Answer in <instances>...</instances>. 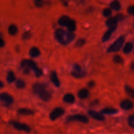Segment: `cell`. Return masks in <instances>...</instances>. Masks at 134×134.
Instances as JSON below:
<instances>
[{
    "instance_id": "9a60e30c",
    "label": "cell",
    "mask_w": 134,
    "mask_h": 134,
    "mask_svg": "<svg viewBox=\"0 0 134 134\" xmlns=\"http://www.w3.org/2000/svg\"><path fill=\"white\" fill-rule=\"evenodd\" d=\"M71 20V19H70L69 16L64 15L60 17L58 20V23L62 26H67L68 24H69V22H70Z\"/></svg>"
},
{
    "instance_id": "7402d4cb",
    "label": "cell",
    "mask_w": 134,
    "mask_h": 134,
    "mask_svg": "<svg viewBox=\"0 0 134 134\" xmlns=\"http://www.w3.org/2000/svg\"><path fill=\"white\" fill-rule=\"evenodd\" d=\"M18 27L14 24H11L8 27V33L10 35H15L18 33Z\"/></svg>"
},
{
    "instance_id": "603a6c76",
    "label": "cell",
    "mask_w": 134,
    "mask_h": 134,
    "mask_svg": "<svg viewBox=\"0 0 134 134\" xmlns=\"http://www.w3.org/2000/svg\"><path fill=\"white\" fill-rule=\"evenodd\" d=\"M66 27L68 28V31L73 32L76 30V22L73 20H71L70 22H69V24H68Z\"/></svg>"
},
{
    "instance_id": "2e32d148",
    "label": "cell",
    "mask_w": 134,
    "mask_h": 134,
    "mask_svg": "<svg viewBox=\"0 0 134 134\" xmlns=\"http://www.w3.org/2000/svg\"><path fill=\"white\" fill-rule=\"evenodd\" d=\"M18 113L19 115H24V116H29V115H34V112L31 109L27 108H22L18 109Z\"/></svg>"
},
{
    "instance_id": "83f0119b",
    "label": "cell",
    "mask_w": 134,
    "mask_h": 134,
    "mask_svg": "<svg viewBox=\"0 0 134 134\" xmlns=\"http://www.w3.org/2000/svg\"><path fill=\"white\" fill-rule=\"evenodd\" d=\"M103 15L105 17H110L111 16V14H112V11H111V9H109V8H106L104 10H103V13H102Z\"/></svg>"
},
{
    "instance_id": "4316f807",
    "label": "cell",
    "mask_w": 134,
    "mask_h": 134,
    "mask_svg": "<svg viewBox=\"0 0 134 134\" xmlns=\"http://www.w3.org/2000/svg\"><path fill=\"white\" fill-rule=\"evenodd\" d=\"M25 86H26V84H25L24 81H23L22 80H18L16 82V86L17 88L22 89L25 87Z\"/></svg>"
},
{
    "instance_id": "44dd1931",
    "label": "cell",
    "mask_w": 134,
    "mask_h": 134,
    "mask_svg": "<svg viewBox=\"0 0 134 134\" xmlns=\"http://www.w3.org/2000/svg\"><path fill=\"white\" fill-rule=\"evenodd\" d=\"M133 50V44L130 42L129 43H127L124 46V48H123V52L124 54H130Z\"/></svg>"
},
{
    "instance_id": "74e56055",
    "label": "cell",
    "mask_w": 134,
    "mask_h": 134,
    "mask_svg": "<svg viewBox=\"0 0 134 134\" xmlns=\"http://www.w3.org/2000/svg\"><path fill=\"white\" fill-rule=\"evenodd\" d=\"M131 68L133 71H134V63H132V65H131Z\"/></svg>"
},
{
    "instance_id": "3957f363",
    "label": "cell",
    "mask_w": 134,
    "mask_h": 134,
    "mask_svg": "<svg viewBox=\"0 0 134 134\" xmlns=\"http://www.w3.org/2000/svg\"><path fill=\"white\" fill-rule=\"evenodd\" d=\"M33 90L40 99L43 101H48L51 98L50 93L45 89V87L40 83H36L33 86Z\"/></svg>"
},
{
    "instance_id": "1f68e13d",
    "label": "cell",
    "mask_w": 134,
    "mask_h": 134,
    "mask_svg": "<svg viewBox=\"0 0 134 134\" xmlns=\"http://www.w3.org/2000/svg\"><path fill=\"white\" fill-rule=\"evenodd\" d=\"M85 43V39H79V40H78L77 41V43H76L75 44V46H77V47H82V46L84 45V44Z\"/></svg>"
},
{
    "instance_id": "f1b7e54d",
    "label": "cell",
    "mask_w": 134,
    "mask_h": 134,
    "mask_svg": "<svg viewBox=\"0 0 134 134\" xmlns=\"http://www.w3.org/2000/svg\"><path fill=\"white\" fill-rule=\"evenodd\" d=\"M128 122L130 126L134 128V115H130V116L128 117Z\"/></svg>"
},
{
    "instance_id": "9c48e42d",
    "label": "cell",
    "mask_w": 134,
    "mask_h": 134,
    "mask_svg": "<svg viewBox=\"0 0 134 134\" xmlns=\"http://www.w3.org/2000/svg\"><path fill=\"white\" fill-rule=\"evenodd\" d=\"M0 100L7 105H10L13 103V96L6 92L0 94Z\"/></svg>"
},
{
    "instance_id": "d6986e66",
    "label": "cell",
    "mask_w": 134,
    "mask_h": 134,
    "mask_svg": "<svg viewBox=\"0 0 134 134\" xmlns=\"http://www.w3.org/2000/svg\"><path fill=\"white\" fill-rule=\"evenodd\" d=\"M118 110L115 108H105L102 110L101 113L105 115H115L117 113Z\"/></svg>"
},
{
    "instance_id": "d4e9b609",
    "label": "cell",
    "mask_w": 134,
    "mask_h": 134,
    "mask_svg": "<svg viewBox=\"0 0 134 134\" xmlns=\"http://www.w3.org/2000/svg\"><path fill=\"white\" fill-rule=\"evenodd\" d=\"M125 91L126 94L129 96L130 98L134 99V89L132 88V87L129 86H125Z\"/></svg>"
},
{
    "instance_id": "30bf717a",
    "label": "cell",
    "mask_w": 134,
    "mask_h": 134,
    "mask_svg": "<svg viewBox=\"0 0 134 134\" xmlns=\"http://www.w3.org/2000/svg\"><path fill=\"white\" fill-rule=\"evenodd\" d=\"M72 75L75 78H81L85 76V72L82 71L79 65H75L73 66V71H72Z\"/></svg>"
},
{
    "instance_id": "8992f818",
    "label": "cell",
    "mask_w": 134,
    "mask_h": 134,
    "mask_svg": "<svg viewBox=\"0 0 134 134\" xmlns=\"http://www.w3.org/2000/svg\"><path fill=\"white\" fill-rule=\"evenodd\" d=\"M68 120L69 122L77 121L79 122L85 123V124H86V123L88 122V119L86 116L82 115H72V116H69L68 118Z\"/></svg>"
},
{
    "instance_id": "e575fe53",
    "label": "cell",
    "mask_w": 134,
    "mask_h": 134,
    "mask_svg": "<svg viewBox=\"0 0 134 134\" xmlns=\"http://www.w3.org/2000/svg\"><path fill=\"white\" fill-rule=\"evenodd\" d=\"M30 37V33H28V32H26L23 35V38L24 39H28V38Z\"/></svg>"
},
{
    "instance_id": "f546056e",
    "label": "cell",
    "mask_w": 134,
    "mask_h": 134,
    "mask_svg": "<svg viewBox=\"0 0 134 134\" xmlns=\"http://www.w3.org/2000/svg\"><path fill=\"white\" fill-rule=\"evenodd\" d=\"M113 62L116 64H122L123 63V59L120 57V56H115L113 58Z\"/></svg>"
},
{
    "instance_id": "d6a6232c",
    "label": "cell",
    "mask_w": 134,
    "mask_h": 134,
    "mask_svg": "<svg viewBox=\"0 0 134 134\" xmlns=\"http://www.w3.org/2000/svg\"><path fill=\"white\" fill-rule=\"evenodd\" d=\"M128 13L130 15H133L134 16V5H132V6H130L128 8Z\"/></svg>"
},
{
    "instance_id": "cb8c5ba5",
    "label": "cell",
    "mask_w": 134,
    "mask_h": 134,
    "mask_svg": "<svg viewBox=\"0 0 134 134\" xmlns=\"http://www.w3.org/2000/svg\"><path fill=\"white\" fill-rule=\"evenodd\" d=\"M110 7H111V9H113V10H120V7H121V6H120V3L119 2V1H116V0H115V1L111 2V4H110Z\"/></svg>"
},
{
    "instance_id": "6da1fadb",
    "label": "cell",
    "mask_w": 134,
    "mask_h": 134,
    "mask_svg": "<svg viewBox=\"0 0 134 134\" xmlns=\"http://www.w3.org/2000/svg\"><path fill=\"white\" fill-rule=\"evenodd\" d=\"M75 34L69 31H64L62 29H58L55 31V37L56 40L62 44L70 43L75 39Z\"/></svg>"
},
{
    "instance_id": "8d00e7d4",
    "label": "cell",
    "mask_w": 134,
    "mask_h": 134,
    "mask_svg": "<svg viewBox=\"0 0 134 134\" xmlns=\"http://www.w3.org/2000/svg\"><path fill=\"white\" fill-rule=\"evenodd\" d=\"M3 86H4L3 82L2 81H1V80H0V88H1L3 87Z\"/></svg>"
},
{
    "instance_id": "4dcf8cb0",
    "label": "cell",
    "mask_w": 134,
    "mask_h": 134,
    "mask_svg": "<svg viewBox=\"0 0 134 134\" xmlns=\"http://www.w3.org/2000/svg\"><path fill=\"white\" fill-rule=\"evenodd\" d=\"M34 4L37 7H41L43 6L44 1L43 0H34Z\"/></svg>"
},
{
    "instance_id": "4fadbf2b",
    "label": "cell",
    "mask_w": 134,
    "mask_h": 134,
    "mask_svg": "<svg viewBox=\"0 0 134 134\" xmlns=\"http://www.w3.org/2000/svg\"><path fill=\"white\" fill-rule=\"evenodd\" d=\"M133 107V102L129 99H124L120 103V107L124 110H130Z\"/></svg>"
},
{
    "instance_id": "ffe728a7",
    "label": "cell",
    "mask_w": 134,
    "mask_h": 134,
    "mask_svg": "<svg viewBox=\"0 0 134 134\" xmlns=\"http://www.w3.org/2000/svg\"><path fill=\"white\" fill-rule=\"evenodd\" d=\"M41 54V52L39 49L37 47H32L30 50V55L33 58L38 57Z\"/></svg>"
},
{
    "instance_id": "ac0fdd59",
    "label": "cell",
    "mask_w": 134,
    "mask_h": 134,
    "mask_svg": "<svg viewBox=\"0 0 134 134\" xmlns=\"http://www.w3.org/2000/svg\"><path fill=\"white\" fill-rule=\"evenodd\" d=\"M89 96V92L87 89L82 88L78 92V97L80 99H86Z\"/></svg>"
},
{
    "instance_id": "8fae6325",
    "label": "cell",
    "mask_w": 134,
    "mask_h": 134,
    "mask_svg": "<svg viewBox=\"0 0 134 134\" xmlns=\"http://www.w3.org/2000/svg\"><path fill=\"white\" fill-rule=\"evenodd\" d=\"M89 116L92 119H95V120H98V121H103L105 120V117L102 113H98L95 111H89L88 112Z\"/></svg>"
},
{
    "instance_id": "7c38bea8",
    "label": "cell",
    "mask_w": 134,
    "mask_h": 134,
    "mask_svg": "<svg viewBox=\"0 0 134 134\" xmlns=\"http://www.w3.org/2000/svg\"><path fill=\"white\" fill-rule=\"evenodd\" d=\"M116 28V26H113V27H109L108 30L103 34V37H102V41L103 42H106L107 41H108L110 39V37H111V35L113 34V33L115 31Z\"/></svg>"
},
{
    "instance_id": "5b68a950",
    "label": "cell",
    "mask_w": 134,
    "mask_h": 134,
    "mask_svg": "<svg viewBox=\"0 0 134 134\" xmlns=\"http://www.w3.org/2000/svg\"><path fill=\"white\" fill-rule=\"evenodd\" d=\"M11 124L15 129L17 130L22 131V132H30V131H31V128H30V127L29 126H27V124H23V123L21 122H18L16 121H13L11 122Z\"/></svg>"
},
{
    "instance_id": "e0dca14e",
    "label": "cell",
    "mask_w": 134,
    "mask_h": 134,
    "mask_svg": "<svg viewBox=\"0 0 134 134\" xmlns=\"http://www.w3.org/2000/svg\"><path fill=\"white\" fill-rule=\"evenodd\" d=\"M75 100V96L72 94H66L64 96V101L68 103H73Z\"/></svg>"
},
{
    "instance_id": "484cf974",
    "label": "cell",
    "mask_w": 134,
    "mask_h": 134,
    "mask_svg": "<svg viewBox=\"0 0 134 134\" xmlns=\"http://www.w3.org/2000/svg\"><path fill=\"white\" fill-rule=\"evenodd\" d=\"M16 79L15 75H14V73L13 71H9L7 75V81L9 82V83H12V82H14Z\"/></svg>"
},
{
    "instance_id": "5bb4252c",
    "label": "cell",
    "mask_w": 134,
    "mask_h": 134,
    "mask_svg": "<svg viewBox=\"0 0 134 134\" xmlns=\"http://www.w3.org/2000/svg\"><path fill=\"white\" fill-rule=\"evenodd\" d=\"M50 78H51V81H52V82L54 84V86H57V87H59V86H60V80H59L56 72L55 71L51 72V75H50Z\"/></svg>"
},
{
    "instance_id": "52a82bcc",
    "label": "cell",
    "mask_w": 134,
    "mask_h": 134,
    "mask_svg": "<svg viewBox=\"0 0 134 134\" xmlns=\"http://www.w3.org/2000/svg\"><path fill=\"white\" fill-rule=\"evenodd\" d=\"M64 114V110L61 107H56L50 114V119L51 120H55L62 116Z\"/></svg>"
},
{
    "instance_id": "ba28073f",
    "label": "cell",
    "mask_w": 134,
    "mask_h": 134,
    "mask_svg": "<svg viewBox=\"0 0 134 134\" xmlns=\"http://www.w3.org/2000/svg\"><path fill=\"white\" fill-rule=\"evenodd\" d=\"M123 19V16L122 14H119L115 17H111L109 18L106 22V25L108 27H113V26H116L118 22L122 20Z\"/></svg>"
},
{
    "instance_id": "836d02e7",
    "label": "cell",
    "mask_w": 134,
    "mask_h": 134,
    "mask_svg": "<svg viewBox=\"0 0 134 134\" xmlns=\"http://www.w3.org/2000/svg\"><path fill=\"white\" fill-rule=\"evenodd\" d=\"M5 41H4V39H3L2 37H0V48H2V47H3L4 46H5Z\"/></svg>"
},
{
    "instance_id": "d590c367",
    "label": "cell",
    "mask_w": 134,
    "mask_h": 134,
    "mask_svg": "<svg viewBox=\"0 0 134 134\" xmlns=\"http://www.w3.org/2000/svg\"><path fill=\"white\" fill-rule=\"evenodd\" d=\"M94 85H95V84H94V82H93V81H90V82L88 83V86L90 88H92L93 86H94Z\"/></svg>"
},
{
    "instance_id": "7a4b0ae2",
    "label": "cell",
    "mask_w": 134,
    "mask_h": 134,
    "mask_svg": "<svg viewBox=\"0 0 134 134\" xmlns=\"http://www.w3.org/2000/svg\"><path fill=\"white\" fill-rule=\"evenodd\" d=\"M21 67L24 69L25 73H28L30 69H32L37 77H40L42 75V71L37 67L36 64L31 60H24L21 63Z\"/></svg>"
},
{
    "instance_id": "277c9868",
    "label": "cell",
    "mask_w": 134,
    "mask_h": 134,
    "mask_svg": "<svg viewBox=\"0 0 134 134\" xmlns=\"http://www.w3.org/2000/svg\"><path fill=\"white\" fill-rule=\"evenodd\" d=\"M124 41H125V38L124 36H121L118 38L107 49V52L112 53V52H118L124 44Z\"/></svg>"
}]
</instances>
